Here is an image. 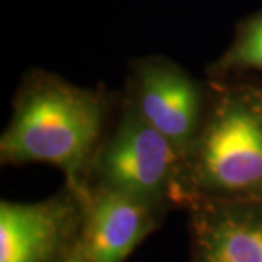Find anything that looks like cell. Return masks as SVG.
Listing matches in <instances>:
<instances>
[{"instance_id": "cell-1", "label": "cell", "mask_w": 262, "mask_h": 262, "mask_svg": "<svg viewBox=\"0 0 262 262\" xmlns=\"http://www.w3.org/2000/svg\"><path fill=\"white\" fill-rule=\"evenodd\" d=\"M113 102L102 89L83 88L42 69L22 76L12 117L0 136L5 166L42 163L64 184L83 189L96 150L111 125Z\"/></svg>"}, {"instance_id": "cell-2", "label": "cell", "mask_w": 262, "mask_h": 262, "mask_svg": "<svg viewBox=\"0 0 262 262\" xmlns=\"http://www.w3.org/2000/svg\"><path fill=\"white\" fill-rule=\"evenodd\" d=\"M206 89L203 124L185 156L189 203L262 200V80L206 77Z\"/></svg>"}, {"instance_id": "cell-3", "label": "cell", "mask_w": 262, "mask_h": 262, "mask_svg": "<svg viewBox=\"0 0 262 262\" xmlns=\"http://www.w3.org/2000/svg\"><path fill=\"white\" fill-rule=\"evenodd\" d=\"M84 187L124 192L165 213L189 204L185 158L124 95L117 118L96 150Z\"/></svg>"}, {"instance_id": "cell-4", "label": "cell", "mask_w": 262, "mask_h": 262, "mask_svg": "<svg viewBox=\"0 0 262 262\" xmlns=\"http://www.w3.org/2000/svg\"><path fill=\"white\" fill-rule=\"evenodd\" d=\"M122 95L150 125L185 158L200 133L206 111V80L163 56L136 58Z\"/></svg>"}, {"instance_id": "cell-5", "label": "cell", "mask_w": 262, "mask_h": 262, "mask_svg": "<svg viewBox=\"0 0 262 262\" xmlns=\"http://www.w3.org/2000/svg\"><path fill=\"white\" fill-rule=\"evenodd\" d=\"M83 219V189L64 184L41 201L0 203V262H66Z\"/></svg>"}, {"instance_id": "cell-6", "label": "cell", "mask_w": 262, "mask_h": 262, "mask_svg": "<svg viewBox=\"0 0 262 262\" xmlns=\"http://www.w3.org/2000/svg\"><path fill=\"white\" fill-rule=\"evenodd\" d=\"M165 211L134 196L83 188V219L70 262H125L155 232Z\"/></svg>"}, {"instance_id": "cell-7", "label": "cell", "mask_w": 262, "mask_h": 262, "mask_svg": "<svg viewBox=\"0 0 262 262\" xmlns=\"http://www.w3.org/2000/svg\"><path fill=\"white\" fill-rule=\"evenodd\" d=\"M191 262H262V200H194Z\"/></svg>"}, {"instance_id": "cell-8", "label": "cell", "mask_w": 262, "mask_h": 262, "mask_svg": "<svg viewBox=\"0 0 262 262\" xmlns=\"http://www.w3.org/2000/svg\"><path fill=\"white\" fill-rule=\"evenodd\" d=\"M255 73H262V8L236 25L230 46L206 69L208 79Z\"/></svg>"}, {"instance_id": "cell-9", "label": "cell", "mask_w": 262, "mask_h": 262, "mask_svg": "<svg viewBox=\"0 0 262 262\" xmlns=\"http://www.w3.org/2000/svg\"><path fill=\"white\" fill-rule=\"evenodd\" d=\"M66 262H70V261H69V259H67V261H66Z\"/></svg>"}]
</instances>
